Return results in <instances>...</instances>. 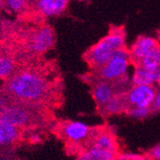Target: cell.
Returning <instances> with one entry per match:
<instances>
[{"mask_svg":"<svg viewBox=\"0 0 160 160\" xmlns=\"http://www.w3.org/2000/svg\"><path fill=\"white\" fill-rule=\"evenodd\" d=\"M9 93L23 102H38L48 91V82L33 71H21L12 75L8 82Z\"/></svg>","mask_w":160,"mask_h":160,"instance_id":"obj_1","label":"cell"},{"mask_svg":"<svg viewBox=\"0 0 160 160\" xmlns=\"http://www.w3.org/2000/svg\"><path fill=\"white\" fill-rule=\"evenodd\" d=\"M126 36L122 28H114L96 44H94L85 55L88 63L96 68L103 67L118 51L126 48Z\"/></svg>","mask_w":160,"mask_h":160,"instance_id":"obj_2","label":"cell"},{"mask_svg":"<svg viewBox=\"0 0 160 160\" xmlns=\"http://www.w3.org/2000/svg\"><path fill=\"white\" fill-rule=\"evenodd\" d=\"M91 144L77 160H115L118 155V145L115 136L108 130H100L93 134Z\"/></svg>","mask_w":160,"mask_h":160,"instance_id":"obj_3","label":"cell"},{"mask_svg":"<svg viewBox=\"0 0 160 160\" xmlns=\"http://www.w3.org/2000/svg\"><path fill=\"white\" fill-rule=\"evenodd\" d=\"M132 62L128 50L124 48L118 51L103 67L98 69L101 80L108 82H117L127 79Z\"/></svg>","mask_w":160,"mask_h":160,"instance_id":"obj_4","label":"cell"},{"mask_svg":"<svg viewBox=\"0 0 160 160\" xmlns=\"http://www.w3.org/2000/svg\"><path fill=\"white\" fill-rule=\"evenodd\" d=\"M156 89L153 85H132L128 90L125 100L128 108H152Z\"/></svg>","mask_w":160,"mask_h":160,"instance_id":"obj_5","label":"cell"},{"mask_svg":"<svg viewBox=\"0 0 160 160\" xmlns=\"http://www.w3.org/2000/svg\"><path fill=\"white\" fill-rule=\"evenodd\" d=\"M55 40L53 29L49 26H43L33 33L29 41V48L34 53H44L54 46Z\"/></svg>","mask_w":160,"mask_h":160,"instance_id":"obj_6","label":"cell"},{"mask_svg":"<svg viewBox=\"0 0 160 160\" xmlns=\"http://www.w3.org/2000/svg\"><path fill=\"white\" fill-rule=\"evenodd\" d=\"M62 132L63 137L72 143H82L93 136L92 128L80 121H71L64 124Z\"/></svg>","mask_w":160,"mask_h":160,"instance_id":"obj_7","label":"cell"},{"mask_svg":"<svg viewBox=\"0 0 160 160\" xmlns=\"http://www.w3.org/2000/svg\"><path fill=\"white\" fill-rule=\"evenodd\" d=\"M1 118L20 128L21 127L30 124L33 116L31 111L23 106L9 105L1 110Z\"/></svg>","mask_w":160,"mask_h":160,"instance_id":"obj_8","label":"cell"},{"mask_svg":"<svg viewBox=\"0 0 160 160\" xmlns=\"http://www.w3.org/2000/svg\"><path fill=\"white\" fill-rule=\"evenodd\" d=\"M158 46V41L154 38L148 36L139 37L128 50L132 62L137 65L151 51Z\"/></svg>","mask_w":160,"mask_h":160,"instance_id":"obj_9","label":"cell"},{"mask_svg":"<svg viewBox=\"0 0 160 160\" xmlns=\"http://www.w3.org/2000/svg\"><path fill=\"white\" fill-rule=\"evenodd\" d=\"M93 99L97 106L102 108H104L108 102L116 96L115 86L107 81L100 80L93 85L92 89Z\"/></svg>","mask_w":160,"mask_h":160,"instance_id":"obj_10","label":"cell"},{"mask_svg":"<svg viewBox=\"0 0 160 160\" xmlns=\"http://www.w3.org/2000/svg\"><path fill=\"white\" fill-rule=\"evenodd\" d=\"M67 5V0H39L36 2L38 12L46 18L60 16L65 11Z\"/></svg>","mask_w":160,"mask_h":160,"instance_id":"obj_11","label":"cell"},{"mask_svg":"<svg viewBox=\"0 0 160 160\" xmlns=\"http://www.w3.org/2000/svg\"><path fill=\"white\" fill-rule=\"evenodd\" d=\"M20 136V128L0 118V147H9Z\"/></svg>","mask_w":160,"mask_h":160,"instance_id":"obj_12","label":"cell"},{"mask_svg":"<svg viewBox=\"0 0 160 160\" xmlns=\"http://www.w3.org/2000/svg\"><path fill=\"white\" fill-rule=\"evenodd\" d=\"M130 82L133 85H153L155 83L154 73L143 69L139 65H136L132 72Z\"/></svg>","mask_w":160,"mask_h":160,"instance_id":"obj_13","label":"cell"},{"mask_svg":"<svg viewBox=\"0 0 160 160\" xmlns=\"http://www.w3.org/2000/svg\"><path fill=\"white\" fill-rule=\"evenodd\" d=\"M137 65L149 72L154 73L156 69L160 66V47L158 46L151 51Z\"/></svg>","mask_w":160,"mask_h":160,"instance_id":"obj_14","label":"cell"},{"mask_svg":"<svg viewBox=\"0 0 160 160\" xmlns=\"http://www.w3.org/2000/svg\"><path fill=\"white\" fill-rule=\"evenodd\" d=\"M128 108V106L125 100V97L116 95L104 108H102L101 110L107 114H118L124 110H127Z\"/></svg>","mask_w":160,"mask_h":160,"instance_id":"obj_15","label":"cell"},{"mask_svg":"<svg viewBox=\"0 0 160 160\" xmlns=\"http://www.w3.org/2000/svg\"><path fill=\"white\" fill-rule=\"evenodd\" d=\"M16 63L13 60L7 56L0 55V79H10L12 75Z\"/></svg>","mask_w":160,"mask_h":160,"instance_id":"obj_16","label":"cell"},{"mask_svg":"<svg viewBox=\"0 0 160 160\" xmlns=\"http://www.w3.org/2000/svg\"><path fill=\"white\" fill-rule=\"evenodd\" d=\"M127 111H128V114L130 116V117L141 120V119H145L146 117H148L152 112V108L132 107V108H128Z\"/></svg>","mask_w":160,"mask_h":160,"instance_id":"obj_17","label":"cell"},{"mask_svg":"<svg viewBox=\"0 0 160 160\" xmlns=\"http://www.w3.org/2000/svg\"><path fill=\"white\" fill-rule=\"evenodd\" d=\"M4 4L12 12H19L23 11L27 6V2L23 1V0H8V1L4 2Z\"/></svg>","mask_w":160,"mask_h":160,"instance_id":"obj_18","label":"cell"},{"mask_svg":"<svg viewBox=\"0 0 160 160\" xmlns=\"http://www.w3.org/2000/svg\"><path fill=\"white\" fill-rule=\"evenodd\" d=\"M115 160H149L148 157H146L140 153H133V152H121L118 153L117 157Z\"/></svg>","mask_w":160,"mask_h":160,"instance_id":"obj_19","label":"cell"},{"mask_svg":"<svg viewBox=\"0 0 160 160\" xmlns=\"http://www.w3.org/2000/svg\"><path fill=\"white\" fill-rule=\"evenodd\" d=\"M149 160H160V143L152 148L148 153Z\"/></svg>","mask_w":160,"mask_h":160,"instance_id":"obj_20","label":"cell"},{"mask_svg":"<svg viewBox=\"0 0 160 160\" xmlns=\"http://www.w3.org/2000/svg\"><path fill=\"white\" fill-rule=\"evenodd\" d=\"M152 108H153L157 111H160V87L158 89H156L155 97H154V101H153Z\"/></svg>","mask_w":160,"mask_h":160,"instance_id":"obj_21","label":"cell"},{"mask_svg":"<svg viewBox=\"0 0 160 160\" xmlns=\"http://www.w3.org/2000/svg\"><path fill=\"white\" fill-rule=\"evenodd\" d=\"M9 106V103H8V99L5 97V96H2L0 95V111L3 110L5 108H7Z\"/></svg>","mask_w":160,"mask_h":160,"instance_id":"obj_22","label":"cell"},{"mask_svg":"<svg viewBox=\"0 0 160 160\" xmlns=\"http://www.w3.org/2000/svg\"><path fill=\"white\" fill-rule=\"evenodd\" d=\"M154 79H155V83L160 85V66L154 72Z\"/></svg>","mask_w":160,"mask_h":160,"instance_id":"obj_23","label":"cell"},{"mask_svg":"<svg viewBox=\"0 0 160 160\" xmlns=\"http://www.w3.org/2000/svg\"><path fill=\"white\" fill-rule=\"evenodd\" d=\"M40 140V136L38 134H33V135H30V141L32 143H38Z\"/></svg>","mask_w":160,"mask_h":160,"instance_id":"obj_24","label":"cell"},{"mask_svg":"<svg viewBox=\"0 0 160 160\" xmlns=\"http://www.w3.org/2000/svg\"><path fill=\"white\" fill-rule=\"evenodd\" d=\"M4 5V2L3 1H0V9H1L2 8V6Z\"/></svg>","mask_w":160,"mask_h":160,"instance_id":"obj_25","label":"cell"},{"mask_svg":"<svg viewBox=\"0 0 160 160\" xmlns=\"http://www.w3.org/2000/svg\"><path fill=\"white\" fill-rule=\"evenodd\" d=\"M0 160H7V159H5V158H3V157H0Z\"/></svg>","mask_w":160,"mask_h":160,"instance_id":"obj_26","label":"cell"},{"mask_svg":"<svg viewBox=\"0 0 160 160\" xmlns=\"http://www.w3.org/2000/svg\"><path fill=\"white\" fill-rule=\"evenodd\" d=\"M0 118H1V111H0Z\"/></svg>","mask_w":160,"mask_h":160,"instance_id":"obj_27","label":"cell"},{"mask_svg":"<svg viewBox=\"0 0 160 160\" xmlns=\"http://www.w3.org/2000/svg\"><path fill=\"white\" fill-rule=\"evenodd\" d=\"M159 47H160V45H159Z\"/></svg>","mask_w":160,"mask_h":160,"instance_id":"obj_28","label":"cell"}]
</instances>
